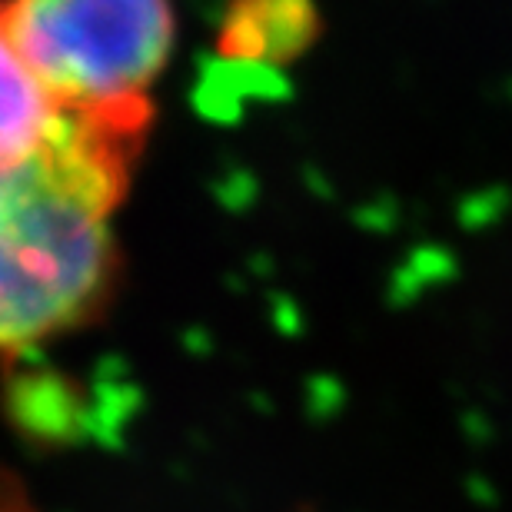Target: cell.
<instances>
[{
    "label": "cell",
    "mask_w": 512,
    "mask_h": 512,
    "mask_svg": "<svg viewBox=\"0 0 512 512\" xmlns=\"http://www.w3.org/2000/svg\"><path fill=\"white\" fill-rule=\"evenodd\" d=\"M313 0H230L217 27V54L227 64L286 67L320 40Z\"/></svg>",
    "instance_id": "3"
},
{
    "label": "cell",
    "mask_w": 512,
    "mask_h": 512,
    "mask_svg": "<svg viewBox=\"0 0 512 512\" xmlns=\"http://www.w3.org/2000/svg\"><path fill=\"white\" fill-rule=\"evenodd\" d=\"M0 10L64 110L150 100L177 44L170 0H0Z\"/></svg>",
    "instance_id": "2"
},
{
    "label": "cell",
    "mask_w": 512,
    "mask_h": 512,
    "mask_svg": "<svg viewBox=\"0 0 512 512\" xmlns=\"http://www.w3.org/2000/svg\"><path fill=\"white\" fill-rule=\"evenodd\" d=\"M0 512H34L24 483L14 473H7L4 466H0Z\"/></svg>",
    "instance_id": "5"
},
{
    "label": "cell",
    "mask_w": 512,
    "mask_h": 512,
    "mask_svg": "<svg viewBox=\"0 0 512 512\" xmlns=\"http://www.w3.org/2000/svg\"><path fill=\"white\" fill-rule=\"evenodd\" d=\"M150 124V100L67 110L34 160L0 173V360L84 330L114 300V217Z\"/></svg>",
    "instance_id": "1"
},
{
    "label": "cell",
    "mask_w": 512,
    "mask_h": 512,
    "mask_svg": "<svg viewBox=\"0 0 512 512\" xmlns=\"http://www.w3.org/2000/svg\"><path fill=\"white\" fill-rule=\"evenodd\" d=\"M64 117L67 110L30 70L0 10V173L34 160L57 137Z\"/></svg>",
    "instance_id": "4"
}]
</instances>
